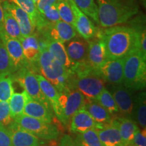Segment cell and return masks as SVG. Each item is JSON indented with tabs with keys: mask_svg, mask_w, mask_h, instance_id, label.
Instances as JSON below:
<instances>
[{
	"mask_svg": "<svg viewBox=\"0 0 146 146\" xmlns=\"http://www.w3.org/2000/svg\"><path fill=\"white\" fill-rule=\"evenodd\" d=\"M143 29L117 25L97 33L104 42L108 59L125 58L134 49H139L140 34Z\"/></svg>",
	"mask_w": 146,
	"mask_h": 146,
	"instance_id": "obj_1",
	"label": "cell"
},
{
	"mask_svg": "<svg viewBox=\"0 0 146 146\" xmlns=\"http://www.w3.org/2000/svg\"><path fill=\"white\" fill-rule=\"evenodd\" d=\"M105 83L99 69L88 63L78 64L69 70L67 87L77 89L87 100H96L105 88Z\"/></svg>",
	"mask_w": 146,
	"mask_h": 146,
	"instance_id": "obj_2",
	"label": "cell"
},
{
	"mask_svg": "<svg viewBox=\"0 0 146 146\" xmlns=\"http://www.w3.org/2000/svg\"><path fill=\"white\" fill-rule=\"evenodd\" d=\"M100 25L108 28L125 23L139 12L138 0H96Z\"/></svg>",
	"mask_w": 146,
	"mask_h": 146,
	"instance_id": "obj_3",
	"label": "cell"
},
{
	"mask_svg": "<svg viewBox=\"0 0 146 146\" xmlns=\"http://www.w3.org/2000/svg\"><path fill=\"white\" fill-rule=\"evenodd\" d=\"M123 83L131 90H141L146 84V58L139 49L133 50L124 58Z\"/></svg>",
	"mask_w": 146,
	"mask_h": 146,
	"instance_id": "obj_4",
	"label": "cell"
},
{
	"mask_svg": "<svg viewBox=\"0 0 146 146\" xmlns=\"http://www.w3.org/2000/svg\"><path fill=\"white\" fill-rule=\"evenodd\" d=\"M37 68L41 75L56 87L58 93L67 87L69 70L53 58L47 47L40 51Z\"/></svg>",
	"mask_w": 146,
	"mask_h": 146,
	"instance_id": "obj_5",
	"label": "cell"
},
{
	"mask_svg": "<svg viewBox=\"0 0 146 146\" xmlns=\"http://www.w3.org/2000/svg\"><path fill=\"white\" fill-rule=\"evenodd\" d=\"M85 102L86 98L79 91L66 87L59 92L58 104L54 112L60 123L67 127L73 115L83 108Z\"/></svg>",
	"mask_w": 146,
	"mask_h": 146,
	"instance_id": "obj_6",
	"label": "cell"
},
{
	"mask_svg": "<svg viewBox=\"0 0 146 146\" xmlns=\"http://www.w3.org/2000/svg\"><path fill=\"white\" fill-rule=\"evenodd\" d=\"M14 121L22 129L41 139L50 141L56 139L59 136L58 127L52 123H47L25 114L14 118Z\"/></svg>",
	"mask_w": 146,
	"mask_h": 146,
	"instance_id": "obj_7",
	"label": "cell"
},
{
	"mask_svg": "<svg viewBox=\"0 0 146 146\" xmlns=\"http://www.w3.org/2000/svg\"><path fill=\"white\" fill-rule=\"evenodd\" d=\"M16 72L17 73L15 75L12 76V79H14L19 83L30 98L43 104L47 107L52 108L50 102L47 100L40 89L36 74L31 70L30 66L25 67Z\"/></svg>",
	"mask_w": 146,
	"mask_h": 146,
	"instance_id": "obj_8",
	"label": "cell"
},
{
	"mask_svg": "<svg viewBox=\"0 0 146 146\" xmlns=\"http://www.w3.org/2000/svg\"><path fill=\"white\" fill-rule=\"evenodd\" d=\"M0 39L6 49L14 72L25 67H31L23 54V47L19 40L10 37L5 33L3 27L0 28Z\"/></svg>",
	"mask_w": 146,
	"mask_h": 146,
	"instance_id": "obj_9",
	"label": "cell"
},
{
	"mask_svg": "<svg viewBox=\"0 0 146 146\" xmlns=\"http://www.w3.org/2000/svg\"><path fill=\"white\" fill-rule=\"evenodd\" d=\"M38 31L45 39L60 41L64 44L77 35L74 27L61 20L56 23L47 24Z\"/></svg>",
	"mask_w": 146,
	"mask_h": 146,
	"instance_id": "obj_10",
	"label": "cell"
},
{
	"mask_svg": "<svg viewBox=\"0 0 146 146\" xmlns=\"http://www.w3.org/2000/svg\"><path fill=\"white\" fill-rule=\"evenodd\" d=\"M68 1L74 14V27L76 33L87 41L92 39L97 34V29L94 23L89 20L86 14L76 6L72 0H68Z\"/></svg>",
	"mask_w": 146,
	"mask_h": 146,
	"instance_id": "obj_11",
	"label": "cell"
},
{
	"mask_svg": "<svg viewBox=\"0 0 146 146\" xmlns=\"http://www.w3.org/2000/svg\"><path fill=\"white\" fill-rule=\"evenodd\" d=\"M124 58L108 59L100 67L99 70L106 81L114 85L123 83Z\"/></svg>",
	"mask_w": 146,
	"mask_h": 146,
	"instance_id": "obj_12",
	"label": "cell"
},
{
	"mask_svg": "<svg viewBox=\"0 0 146 146\" xmlns=\"http://www.w3.org/2000/svg\"><path fill=\"white\" fill-rule=\"evenodd\" d=\"M66 43L65 48L67 54L74 65L87 63L88 41L76 35L73 39Z\"/></svg>",
	"mask_w": 146,
	"mask_h": 146,
	"instance_id": "obj_13",
	"label": "cell"
},
{
	"mask_svg": "<svg viewBox=\"0 0 146 146\" xmlns=\"http://www.w3.org/2000/svg\"><path fill=\"white\" fill-rule=\"evenodd\" d=\"M12 139V146H39L44 145L45 141L22 129L15 122L8 126Z\"/></svg>",
	"mask_w": 146,
	"mask_h": 146,
	"instance_id": "obj_14",
	"label": "cell"
},
{
	"mask_svg": "<svg viewBox=\"0 0 146 146\" xmlns=\"http://www.w3.org/2000/svg\"><path fill=\"white\" fill-rule=\"evenodd\" d=\"M132 91L121 84L114 85L112 92L118 111L127 118L131 117L133 110Z\"/></svg>",
	"mask_w": 146,
	"mask_h": 146,
	"instance_id": "obj_15",
	"label": "cell"
},
{
	"mask_svg": "<svg viewBox=\"0 0 146 146\" xmlns=\"http://www.w3.org/2000/svg\"><path fill=\"white\" fill-rule=\"evenodd\" d=\"M91 39L88 40L87 63L93 68L99 69L108 60L106 45L100 36H98L96 39Z\"/></svg>",
	"mask_w": 146,
	"mask_h": 146,
	"instance_id": "obj_16",
	"label": "cell"
},
{
	"mask_svg": "<svg viewBox=\"0 0 146 146\" xmlns=\"http://www.w3.org/2000/svg\"><path fill=\"white\" fill-rule=\"evenodd\" d=\"M103 125L95 121L89 113L83 108L73 115L70 120V129L72 133L78 134L91 129H100Z\"/></svg>",
	"mask_w": 146,
	"mask_h": 146,
	"instance_id": "obj_17",
	"label": "cell"
},
{
	"mask_svg": "<svg viewBox=\"0 0 146 146\" xmlns=\"http://www.w3.org/2000/svg\"><path fill=\"white\" fill-rule=\"evenodd\" d=\"M2 5L3 9L10 12L16 19L19 25L22 36L23 37H26L33 34L35 27L29 16L25 11L15 3L8 1H5Z\"/></svg>",
	"mask_w": 146,
	"mask_h": 146,
	"instance_id": "obj_18",
	"label": "cell"
},
{
	"mask_svg": "<svg viewBox=\"0 0 146 146\" xmlns=\"http://www.w3.org/2000/svg\"><path fill=\"white\" fill-rule=\"evenodd\" d=\"M97 132L102 146H124L116 120L104 124Z\"/></svg>",
	"mask_w": 146,
	"mask_h": 146,
	"instance_id": "obj_19",
	"label": "cell"
},
{
	"mask_svg": "<svg viewBox=\"0 0 146 146\" xmlns=\"http://www.w3.org/2000/svg\"><path fill=\"white\" fill-rule=\"evenodd\" d=\"M54 110L43 104L29 98L23 110V114L31 117L52 123L54 118Z\"/></svg>",
	"mask_w": 146,
	"mask_h": 146,
	"instance_id": "obj_20",
	"label": "cell"
},
{
	"mask_svg": "<svg viewBox=\"0 0 146 146\" xmlns=\"http://www.w3.org/2000/svg\"><path fill=\"white\" fill-rule=\"evenodd\" d=\"M23 54L27 62L31 66H35L37 68L38 59L40 54V49L37 36L33 34L26 37H23L21 41Z\"/></svg>",
	"mask_w": 146,
	"mask_h": 146,
	"instance_id": "obj_21",
	"label": "cell"
},
{
	"mask_svg": "<svg viewBox=\"0 0 146 146\" xmlns=\"http://www.w3.org/2000/svg\"><path fill=\"white\" fill-rule=\"evenodd\" d=\"M116 120L124 146L132 144L135 135L140 130L137 123L127 117L119 118Z\"/></svg>",
	"mask_w": 146,
	"mask_h": 146,
	"instance_id": "obj_22",
	"label": "cell"
},
{
	"mask_svg": "<svg viewBox=\"0 0 146 146\" xmlns=\"http://www.w3.org/2000/svg\"><path fill=\"white\" fill-rule=\"evenodd\" d=\"M47 49L55 60L61 64L66 70H70L74 64L69 59L65 45L60 41L48 40Z\"/></svg>",
	"mask_w": 146,
	"mask_h": 146,
	"instance_id": "obj_23",
	"label": "cell"
},
{
	"mask_svg": "<svg viewBox=\"0 0 146 146\" xmlns=\"http://www.w3.org/2000/svg\"><path fill=\"white\" fill-rule=\"evenodd\" d=\"M84 109L86 110L95 121L101 124L108 123L112 120L111 114L96 100H87Z\"/></svg>",
	"mask_w": 146,
	"mask_h": 146,
	"instance_id": "obj_24",
	"label": "cell"
},
{
	"mask_svg": "<svg viewBox=\"0 0 146 146\" xmlns=\"http://www.w3.org/2000/svg\"><path fill=\"white\" fill-rule=\"evenodd\" d=\"M11 1L15 3L28 14L35 29L44 22L45 19L39 13L36 3L33 0H11Z\"/></svg>",
	"mask_w": 146,
	"mask_h": 146,
	"instance_id": "obj_25",
	"label": "cell"
},
{
	"mask_svg": "<svg viewBox=\"0 0 146 146\" xmlns=\"http://www.w3.org/2000/svg\"><path fill=\"white\" fill-rule=\"evenodd\" d=\"M36 77L42 93L50 102L54 110L57 106L59 93L56 87L41 74H36Z\"/></svg>",
	"mask_w": 146,
	"mask_h": 146,
	"instance_id": "obj_26",
	"label": "cell"
},
{
	"mask_svg": "<svg viewBox=\"0 0 146 146\" xmlns=\"http://www.w3.org/2000/svg\"><path fill=\"white\" fill-rule=\"evenodd\" d=\"M30 96L25 90L21 93H13L8 102L10 115L13 119L23 114L24 108Z\"/></svg>",
	"mask_w": 146,
	"mask_h": 146,
	"instance_id": "obj_27",
	"label": "cell"
},
{
	"mask_svg": "<svg viewBox=\"0 0 146 146\" xmlns=\"http://www.w3.org/2000/svg\"><path fill=\"white\" fill-rule=\"evenodd\" d=\"M4 17H3V29H4L5 33L10 37L14 38L19 41L23 39V36H22L21 29L16 19L10 12L8 10H4Z\"/></svg>",
	"mask_w": 146,
	"mask_h": 146,
	"instance_id": "obj_28",
	"label": "cell"
},
{
	"mask_svg": "<svg viewBox=\"0 0 146 146\" xmlns=\"http://www.w3.org/2000/svg\"><path fill=\"white\" fill-rule=\"evenodd\" d=\"M74 139L79 146H102L96 129L76 134Z\"/></svg>",
	"mask_w": 146,
	"mask_h": 146,
	"instance_id": "obj_29",
	"label": "cell"
},
{
	"mask_svg": "<svg viewBox=\"0 0 146 146\" xmlns=\"http://www.w3.org/2000/svg\"><path fill=\"white\" fill-rule=\"evenodd\" d=\"M76 6L84 14L89 16L93 21L100 25L98 8L95 0H72Z\"/></svg>",
	"mask_w": 146,
	"mask_h": 146,
	"instance_id": "obj_30",
	"label": "cell"
},
{
	"mask_svg": "<svg viewBox=\"0 0 146 146\" xmlns=\"http://www.w3.org/2000/svg\"><path fill=\"white\" fill-rule=\"evenodd\" d=\"M96 100L106 110H107L111 115L119 112L112 94L106 88L104 89L98 95Z\"/></svg>",
	"mask_w": 146,
	"mask_h": 146,
	"instance_id": "obj_31",
	"label": "cell"
},
{
	"mask_svg": "<svg viewBox=\"0 0 146 146\" xmlns=\"http://www.w3.org/2000/svg\"><path fill=\"white\" fill-rule=\"evenodd\" d=\"M60 19L65 23L74 25V17L68 0H59L56 3Z\"/></svg>",
	"mask_w": 146,
	"mask_h": 146,
	"instance_id": "obj_32",
	"label": "cell"
},
{
	"mask_svg": "<svg viewBox=\"0 0 146 146\" xmlns=\"http://www.w3.org/2000/svg\"><path fill=\"white\" fill-rule=\"evenodd\" d=\"M12 76H0V102H9L14 93Z\"/></svg>",
	"mask_w": 146,
	"mask_h": 146,
	"instance_id": "obj_33",
	"label": "cell"
},
{
	"mask_svg": "<svg viewBox=\"0 0 146 146\" xmlns=\"http://www.w3.org/2000/svg\"><path fill=\"white\" fill-rule=\"evenodd\" d=\"M145 92L139 93L135 99L137 119L141 127H146V102Z\"/></svg>",
	"mask_w": 146,
	"mask_h": 146,
	"instance_id": "obj_34",
	"label": "cell"
},
{
	"mask_svg": "<svg viewBox=\"0 0 146 146\" xmlns=\"http://www.w3.org/2000/svg\"><path fill=\"white\" fill-rule=\"evenodd\" d=\"M13 72L14 70L10 57L4 45L0 40V76L10 75Z\"/></svg>",
	"mask_w": 146,
	"mask_h": 146,
	"instance_id": "obj_35",
	"label": "cell"
},
{
	"mask_svg": "<svg viewBox=\"0 0 146 146\" xmlns=\"http://www.w3.org/2000/svg\"><path fill=\"white\" fill-rule=\"evenodd\" d=\"M8 102H0V124L6 127L13 122Z\"/></svg>",
	"mask_w": 146,
	"mask_h": 146,
	"instance_id": "obj_36",
	"label": "cell"
},
{
	"mask_svg": "<svg viewBox=\"0 0 146 146\" xmlns=\"http://www.w3.org/2000/svg\"><path fill=\"white\" fill-rule=\"evenodd\" d=\"M41 14L45 21L50 23H56L61 20L56 4L47 6Z\"/></svg>",
	"mask_w": 146,
	"mask_h": 146,
	"instance_id": "obj_37",
	"label": "cell"
},
{
	"mask_svg": "<svg viewBox=\"0 0 146 146\" xmlns=\"http://www.w3.org/2000/svg\"><path fill=\"white\" fill-rule=\"evenodd\" d=\"M0 146H12L11 135L8 128L0 124Z\"/></svg>",
	"mask_w": 146,
	"mask_h": 146,
	"instance_id": "obj_38",
	"label": "cell"
},
{
	"mask_svg": "<svg viewBox=\"0 0 146 146\" xmlns=\"http://www.w3.org/2000/svg\"><path fill=\"white\" fill-rule=\"evenodd\" d=\"M146 131L145 128L142 131L140 130L136 133L133 138V144L136 146H146Z\"/></svg>",
	"mask_w": 146,
	"mask_h": 146,
	"instance_id": "obj_39",
	"label": "cell"
},
{
	"mask_svg": "<svg viewBox=\"0 0 146 146\" xmlns=\"http://www.w3.org/2000/svg\"><path fill=\"white\" fill-rule=\"evenodd\" d=\"M59 0H37L36 3V8L40 14L42 13L45 8L49 5L56 4Z\"/></svg>",
	"mask_w": 146,
	"mask_h": 146,
	"instance_id": "obj_40",
	"label": "cell"
},
{
	"mask_svg": "<svg viewBox=\"0 0 146 146\" xmlns=\"http://www.w3.org/2000/svg\"><path fill=\"white\" fill-rule=\"evenodd\" d=\"M59 146H79L72 137L68 135H64L62 137Z\"/></svg>",
	"mask_w": 146,
	"mask_h": 146,
	"instance_id": "obj_41",
	"label": "cell"
},
{
	"mask_svg": "<svg viewBox=\"0 0 146 146\" xmlns=\"http://www.w3.org/2000/svg\"><path fill=\"white\" fill-rule=\"evenodd\" d=\"M3 13H4V10H3V5L0 0V28L3 27V17H4Z\"/></svg>",
	"mask_w": 146,
	"mask_h": 146,
	"instance_id": "obj_42",
	"label": "cell"
},
{
	"mask_svg": "<svg viewBox=\"0 0 146 146\" xmlns=\"http://www.w3.org/2000/svg\"><path fill=\"white\" fill-rule=\"evenodd\" d=\"M125 146H136V145H135L134 144H129V145H125Z\"/></svg>",
	"mask_w": 146,
	"mask_h": 146,
	"instance_id": "obj_43",
	"label": "cell"
},
{
	"mask_svg": "<svg viewBox=\"0 0 146 146\" xmlns=\"http://www.w3.org/2000/svg\"><path fill=\"white\" fill-rule=\"evenodd\" d=\"M33 1H34V2L36 3V1H37V0H33Z\"/></svg>",
	"mask_w": 146,
	"mask_h": 146,
	"instance_id": "obj_44",
	"label": "cell"
},
{
	"mask_svg": "<svg viewBox=\"0 0 146 146\" xmlns=\"http://www.w3.org/2000/svg\"><path fill=\"white\" fill-rule=\"evenodd\" d=\"M39 146H48V145H39Z\"/></svg>",
	"mask_w": 146,
	"mask_h": 146,
	"instance_id": "obj_45",
	"label": "cell"
},
{
	"mask_svg": "<svg viewBox=\"0 0 146 146\" xmlns=\"http://www.w3.org/2000/svg\"><path fill=\"white\" fill-rule=\"evenodd\" d=\"M52 146H56V145H52Z\"/></svg>",
	"mask_w": 146,
	"mask_h": 146,
	"instance_id": "obj_46",
	"label": "cell"
}]
</instances>
